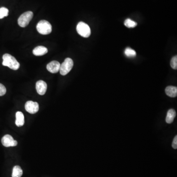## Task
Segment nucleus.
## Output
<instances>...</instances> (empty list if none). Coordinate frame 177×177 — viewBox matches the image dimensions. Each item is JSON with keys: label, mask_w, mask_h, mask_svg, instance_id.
<instances>
[{"label": "nucleus", "mask_w": 177, "mask_h": 177, "mask_svg": "<svg viewBox=\"0 0 177 177\" xmlns=\"http://www.w3.org/2000/svg\"><path fill=\"white\" fill-rule=\"evenodd\" d=\"M61 64L59 62L53 61L47 65V70L52 73H57L60 70Z\"/></svg>", "instance_id": "nucleus-9"}, {"label": "nucleus", "mask_w": 177, "mask_h": 177, "mask_svg": "<svg viewBox=\"0 0 177 177\" xmlns=\"http://www.w3.org/2000/svg\"><path fill=\"white\" fill-rule=\"evenodd\" d=\"M6 92V88L5 87V86L3 85L1 83H0V96L5 95Z\"/></svg>", "instance_id": "nucleus-19"}, {"label": "nucleus", "mask_w": 177, "mask_h": 177, "mask_svg": "<svg viewBox=\"0 0 177 177\" xmlns=\"http://www.w3.org/2000/svg\"><path fill=\"white\" fill-rule=\"evenodd\" d=\"M172 147L174 149H177V136H175V138L174 139L172 143Z\"/></svg>", "instance_id": "nucleus-20"}, {"label": "nucleus", "mask_w": 177, "mask_h": 177, "mask_svg": "<svg viewBox=\"0 0 177 177\" xmlns=\"http://www.w3.org/2000/svg\"><path fill=\"white\" fill-rule=\"evenodd\" d=\"M37 30L40 34L46 35L51 33V25L48 21L42 20L39 21L37 24Z\"/></svg>", "instance_id": "nucleus-2"}, {"label": "nucleus", "mask_w": 177, "mask_h": 177, "mask_svg": "<svg viewBox=\"0 0 177 177\" xmlns=\"http://www.w3.org/2000/svg\"><path fill=\"white\" fill-rule=\"evenodd\" d=\"M47 52V48L43 46H38L36 47L33 51L34 55L37 56H40L45 55Z\"/></svg>", "instance_id": "nucleus-10"}, {"label": "nucleus", "mask_w": 177, "mask_h": 177, "mask_svg": "<svg viewBox=\"0 0 177 177\" xmlns=\"http://www.w3.org/2000/svg\"><path fill=\"white\" fill-rule=\"evenodd\" d=\"M36 90L38 94L44 95L46 92L47 85L44 81L39 80L36 83Z\"/></svg>", "instance_id": "nucleus-8"}, {"label": "nucleus", "mask_w": 177, "mask_h": 177, "mask_svg": "<svg viewBox=\"0 0 177 177\" xmlns=\"http://www.w3.org/2000/svg\"><path fill=\"white\" fill-rule=\"evenodd\" d=\"M73 66V61L70 58H67L65 59L64 62L61 65L60 72L62 75H66L72 70Z\"/></svg>", "instance_id": "nucleus-5"}, {"label": "nucleus", "mask_w": 177, "mask_h": 177, "mask_svg": "<svg viewBox=\"0 0 177 177\" xmlns=\"http://www.w3.org/2000/svg\"><path fill=\"white\" fill-rule=\"evenodd\" d=\"M76 30L78 34L84 38H88L91 34L90 28L84 22H80L77 24Z\"/></svg>", "instance_id": "nucleus-4"}, {"label": "nucleus", "mask_w": 177, "mask_h": 177, "mask_svg": "<svg viewBox=\"0 0 177 177\" xmlns=\"http://www.w3.org/2000/svg\"><path fill=\"white\" fill-rule=\"evenodd\" d=\"M2 143L4 146L6 147H10L17 146V141L14 140L11 135H6L4 136L2 139Z\"/></svg>", "instance_id": "nucleus-7"}, {"label": "nucleus", "mask_w": 177, "mask_h": 177, "mask_svg": "<svg viewBox=\"0 0 177 177\" xmlns=\"http://www.w3.org/2000/svg\"><path fill=\"white\" fill-rule=\"evenodd\" d=\"M24 117L23 114L21 112H17L16 113V121L15 124L17 127H21L24 124Z\"/></svg>", "instance_id": "nucleus-12"}, {"label": "nucleus", "mask_w": 177, "mask_h": 177, "mask_svg": "<svg viewBox=\"0 0 177 177\" xmlns=\"http://www.w3.org/2000/svg\"><path fill=\"white\" fill-rule=\"evenodd\" d=\"M166 94L171 98H175L177 95V88L174 86H168L165 89Z\"/></svg>", "instance_id": "nucleus-11"}, {"label": "nucleus", "mask_w": 177, "mask_h": 177, "mask_svg": "<svg viewBox=\"0 0 177 177\" xmlns=\"http://www.w3.org/2000/svg\"><path fill=\"white\" fill-rule=\"evenodd\" d=\"M25 109L30 114H35L39 110V105L37 102L28 101L25 105Z\"/></svg>", "instance_id": "nucleus-6"}, {"label": "nucleus", "mask_w": 177, "mask_h": 177, "mask_svg": "<svg viewBox=\"0 0 177 177\" xmlns=\"http://www.w3.org/2000/svg\"><path fill=\"white\" fill-rule=\"evenodd\" d=\"M23 175V171L19 166L16 165L12 170V177H21Z\"/></svg>", "instance_id": "nucleus-14"}, {"label": "nucleus", "mask_w": 177, "mask_h": 177, "mask_svg": "<svg viewBox=\"0 0 177 177\" xmlns=\"http://www.w3.org/2000/svg\"><path fill=\"white\" fill-rule=\"evenodd\" d=\"M170 66L174 70H177V56L173 57L172 58L170 62Z\"/></svg>", "instance_id": "nucleus-18"}, {"label": "nucleus", "mask_w": 177, "mask_h": 177, "mask_svg": "<svg viewBox=\"0 0 177 177\" xmlns=\"http://www.w3.org/2000/svg\"><path fill=\"white\" fill-rule=\"evenodd\" d=\"M3 62L2 65L4 66H7L11 70H18L20 67V64L16 59L9 54H5L2 56Z\"/></svg>", "instance_id": "nucleus-1"}, {"label": "nucleus", "mask_w": 177, "mask_h": 177, "mask_svg": "<svg viewBox=\"0 0 177 177\" xmlns=\"http://www.w3.org/2000/svg\"><path fill=\"white\" fill-rule=\"evenodd\" d=\"M176 116V111L174 109H170L168 111L166 118V122L167 123H171L173 122Z\"/></svg>", "instance_id": "nucleus-13"}, {"label": "nucleus", "mask_w": 177, "mask_h": 177, "mask_svg": "<svg viewBox=\"0 0 177 177\" xmlns=\"http://www.w3.org/2000/svg\"><path fill=\"white\" fill-rule=\"evenodd\" d=\"M9 10L6 7H2L0 8V19H2L5 17L8 16Z\"/></svg>", "instance_id": "nucleus-17"}, {"label": "nucleus", "mask_w": 177, "mask_h": 177, "mask_svg": "<svg viewBox=\"0 0 177 177\" xmlns=\"http://www.w3.org/2000/svg\"><path fill=\"white\" fill-rule=\"evenodd\" d=\"M33 17V13L31 11H26L21 14L18 19L19 25L24 28L28 25L30 22Z\"/></svg>", "instance_id": "nucleus-3"}, {"label": "nucleus", "mask_w": 177, "mask_h": 177, "mask_svg": "<svg viewBox=\"0 0 177 177\" xmlns=\"http://www.w3.org/2000/svg\"><path fill=\"white\" fill-rule=\"evenodd\" d=\"M125 54L128 57H134L136 55V53L135 50L130 47L126 48L125 51Z\"/></svg>", "instance_id": "nucleus-15"}, {"label": "nucleus", "mask_w": 177, "mask_h": 177, "mask_svg": "<svg viewBox=\"0 0 177 177\" xmlns=\"http://www.w3.org/2000/svg\"><path fill=\"white\" fill-rule=\"evenodd\" d=\"M125 26L127 28H135L137 26V23L130 19H127L125 20L124 23Z\"/></svg>", "instance_id": "nucleus-16"}]
</instances>
